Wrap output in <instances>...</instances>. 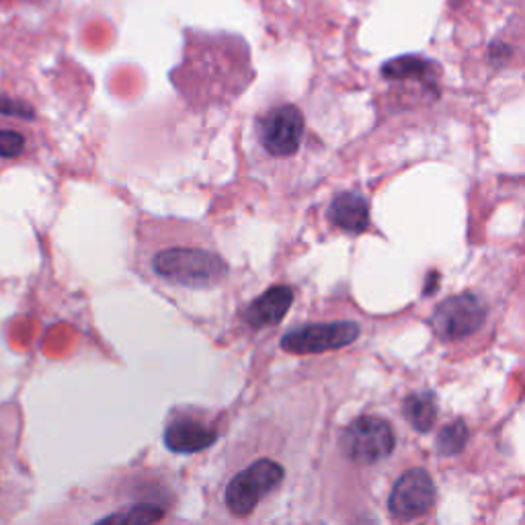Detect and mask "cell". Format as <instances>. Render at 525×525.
Wrapping results in <instances>:
<instances>
[{
  "instance_id": "cell-1",
  "label": "cell",
  "mask_w": 525,
  "mask_h": 525,
  "mask_svg": "<svg viewBox=\"0 0 525 525\" xmlns=\"http://www.w3.org/2000/svg\"><path fill=\"white\" fill-rule=\"evenodd\" d=\"M136 261L154 279L183 290H212L230 271L208 228L167 218L138 224Z\"/></svg>"
},
{
  "instance_id": "cell-2",
  "label": "cell",
  "mask_w": 525,
  "mask_h": 525,
  "mask_svg": "<svg viewBox=\"0 0 525 525\" xmlns=\"http://www.w3.org/2000/svg\"><path fill=\"white\" fill-rule=\"evenodd\" d=\"M253 74L249 48L240 37L218 33H187L183 64L171 74L179 93L191 105L228 103L232 97L214 72Z\"/></svg>"
},
{
  "instance_id": "cell-3",
  "label": "cell",
  "mask_w": 525,
  "mask_h": 525,
  "mask_svg": "<svg viewBox=\"0 0 525 525\" xmlns=\"http://www.w3.org/2000/svg\"><path fill=\"white\" fill-rule=\"evenodd\" d=\"M306 119L300 107L284 103L267 109L255 121V134L261 148L273 158L294 156L304 140Z\"/></svg>"
},
{
  "instance_id": "cell-4",
  "label": "cell",
  "mask_w": 525,
  "mask_h": 525,
  "mask_svg": "<svg viewBox=\"0 0 525 525\" xmlns=\"http://www.w3.org/2000/svg\"><path fill=\"white\" fill-rule=\"evenodd\" d=\"M281 480H284V468L277 462L267 458L257 460L230 480L226 489V505L234 515L247 517L271 491L279 487Z\"/></svg>"
},
{
  "instance_id": "cell-5",
  "label": "cell",
  "mask_w": 525,
  "mask_h": 525,
  "mask_svg": "<svg viewBox=\"0 0 525 525\" xmlns=\"http://www.w3.org/2000/svg\"><path fill=\"white\" fill-rule=\"evenodd\" d=\"M341 448L357 464H376L392 454L394 433L380 417H359L345 429Z\"/></svg>"
},
{
  "instance_id": "cell-6",
  "label": "cell",
  "mask_w": 525,
  "mask_h": 525,
  "mask_svg": "<svg viewBox=\"0 0 525 525\" xmlns=\"http://www.w3.org/2000/svg\"><path fill=\"white\" fill-rule=\"evenodd\" d=\"M359 337V327L355 322H316L304 325L281 337V349L294 355H312L341 349L351 345Z\"/></svg>"
},
{
  "instance_id": "cell-7",
  "label": "cell",
  "mask_w": 525,
  "mask_h": 525,
  "mask_svg": "<svg viewBox=\"0 0 525 525\" xmlns=\"http://www.w3.org/2000/svg\"><path fill=\"white\" fill-rule=\"evenodd\" d=\"M487 318V308L474 294L448 298L433 312L431 325L435 333L446 341H460L474 335Z\"/></svg>"
},
{
  "instance_id": "cell-8",
  "label": "cell",
  "mask_w": 525,
  "mask_h": 525,
  "mask_svg": "<svg viewBox=\"0 0 525 525\" xmlns=\"http://www.w3.org/2000/svg\"><path fill=\"white\" fill-rule=\"evenodd\" d=\"M435 501V484L429 472L415 468L402 474L388 499L390 513L398 519H415L425 515Z\"/></svg>"
},
{
  "instance_id": "cell-9",
  "label": "cell",
  "mask_w": 525,
  "mask_h": 525,
  "mask_svg": "<svg viewBox=\"0 0 525 525\" xmlns=\"http://www.w3.org/2000/svg\"><path fill=\"white\" fill-rule=\"evenodd\" d=\"M292 302H294V290L290 286H273L247 306L242 318H245L247 325L255 331L263 327H273L284 320Z\"/></svg>"
},
{
  "instance_id": "cell-10",
  "label": "cell",
  "mask_w": 525,
  "mask_h": 525,
  "mask_svg": "<svg viewBox=\"0 0 525 525\" xmlns=\"http://www.w3.org/2000/svg\"><path fill=\"white\" fill-rule=\"evenodd\" d=\"M218 433L206 425H201L191 419H179L169 423L165 431L167 448L175 454H197L214 446Z\"/></svg>"
},
{
  "instance_id": "cell-11",
  "label": "cell",
  "mask_w": 525,
  "mask_h": 525,
  "mask_svg": "<svg viewBox=\"0 0 525 525\" xmlns=\"http://www.w3.org/2000/svg\"><path fill=\"white\" fill-rule=\"evenodd\" d=\"M327 216L337 228L349 234H361L368 230L370 224V206L361 195L345 191L331 201Z\"/></svg>"
},
{
  "instance_id": "cell-12",
  "label": "cell",
  "mask_w": 525,
  "mask_h": 525,
  "mask_svg": "<svg viewBox=\"0 0 525 525\" xmlns=\"http://www.w3.org/2000/svg\"><path fill=\"white\" fill-rule=\"evenodd\" d=\"M382 74L388 80H419V83L435 87L439 68L435 62L421 56H400L382 66Z\"/></svg>"
},
{
  "instance_id": "cell-13",
  "label": "cell",
  "mask_w": 525,
  "mask_h": 525,
  "mask_svg": "<svg viewBox=\"0 0 525 525\" xmlns=\"http://www.w3.org/2000/svg\"><path fill=\"white\" fill-rule=\"evenodd\" d=\"M407 421L421 433L429 431L437 419V402L431 392H417L409 394L402 405Z\"/></svg>"
},
{
  "instance_id": "cell-14",
  "label": "cell",
  "mask_w": 525,
  "mask_h": 525,
  "mask_svg": "<svg viewBox=\"0 0 525 525\" xmlns=\"http://www.w3.org/2000/svg\"><path fill=\"white\" fill-rule=\"evenodd\" d=\"M468 441V427L464 421H454L437 433V452L443 456H456Z\"/></svg>"
},
{
  "instance_id": "cell-15",
  "label": "cell",
  "mask_w": 525,
  "mask_h": 525,
  "mask_svg": "<svg viewBox=\"0 0 525 525\" xmlns=\"http://www.w3.org/2000/svg\"><path fill=\"white\" fill-rule=\"evenodd\" d=\"M27 140L17 130H0V158H19L23 156Z\"/></svg>"
},
{
  "instance_id": "cell-16",
  "label": "cell",
  "mask_w": 525,
  "mask_h": 525,
  "mask_svg": "<svg viewBox=\"0 0 525 525\" xmlns=\"http://www.w3.org/2000/svg\"><path fill=\"white\" fill-rule=\"evenodd\" d=\"M165 517V511L160 509L158 505L152 503H142V505H134L128 511V519L132 525H152L156 521H160Z\"/></svg>"
},
{
  "instance_id": "cell-17",
  "label": "cell",
  "mask_w": 525,
  "mask_h": 525,
  "mask_svg": "<svg viewBox=\"0 0 525 525\" xmlns=\"http://www.w3.org/2000/svg\"><path fill=\"white\" fill-rule=\"evenodd\" d=\"M0 113L9 115V117H19V119H33L35 111L31 105H27L25 101L19 99H11V97H0Z\"/></svg>"
},
{
  "instance_id": "cell-18",
  "label": "cell",
  "mask_w": 525,
  "mask_h": 525,
  "mask_svg": "<svg viewBox=\"0 0 525 525\" xmlns=\"http://www.w3.org/2000/svg\"><path fill=\"white\" fill-rule=\"evenodd\" d=\"M95 525H132L128 519V513H113L103 519H99Z\"/></svg>"
},
{
  "instance_id": "cell-19",
  "label": "cell",
  "mask_w": 525,
  "mask_h": 525,
  "mask_svg": "<svg viewBox=\"0 0 525 525\" xmlns=\"http://www.w3.org/2000/svg\"><path fill=\"white\" fill-rule=\"evenodd\" d=\"M511 56V50L507 46H493L491 48V60H507Z\"/></svg>"
},
{
  "instance_id": "cell-20",
  "label": "cell",
  "mask_w": 525,
  "mask_h": 525,
  "mask_svg": "<svg viewBox=\"0 0 525 525\" xmlns=\"http://www.w3.org/2000/svg\"><path fill=\"white\" fill-rule=\"evenodd\" d=\"M437 281H439V275L435 271L429 273V279L425 281V294H433L437 290Z\"/></svg>"
}]
</instances>
